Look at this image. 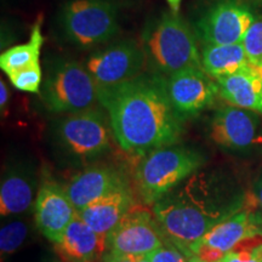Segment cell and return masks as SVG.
I'll use <instances>...</instances> for the list:
<instances>
[{
	"mask_svg": "<svg viewBox=\"0 0 262 262\" xmlns=\"http://www.w3.org/2000/svg\"><path fill=\"white\" fill-rule=\"evenodd\" d=\"M220 262H262V244L238 253H228Z\"/></svg>",
	"mask_w": 262,
	"mask_h": 262,
	"instance_id": "484cf974",
	"label": "cell"
},
{
	"mask_svg": "<svg viewBox=\"0 0 262 262\" xmlns=\"http://www.w3.org/2000/svg\"><path fill=\"white\" fill-rule=\"evenodd\" d=\"M164 79L170 101L182 118L203 112L219 95L217 83L203 68H188Z\"/></svg>",
	"mask_w": 262,
	"mask_h": 262,
	"instance_id": "4fadbf2b",
	"label": "cell"
},
{
	"mask_svg": "<svg viewBox=\"0 0 262 262\" xmlns=\"http://www.w3.org/2000/svg\"><path fill=\"white\" fill-rule=\"evenodd\" d=\"M210 139L229 152H248L262 143V122L258 113L232 104L219 108L209 125Z\"/></svg>",
	"mask_w": 262,
	"mask_h": 262,
	"instance_id": "8fae6325",
	"label": "cell"
},
{
	"mask_svg": "<svg viewBox=\"0 0 262 262\" xmlns=\"http://www.w3.org/2000/svg\"><path fill=\"white\" fill-rule=\"evenodd\" d=\"M166 2H168V4L170 6V9H171V11L179 12L180 5H181L182 0H166Z\"/></svg>",
	"mask_w": 262,
	"mask_h": 262,
	"instance_id": "f546056e",
	"label": "cell"
},
{
	"mask_svg": "<svg viewBox=\"0 0 262 262\" xmlns=\"http://www.w3.org/2000/svg\"><path fill=\"white\" fill-rule=\"evenodd\" d=\"M113 136L120 148L145 156L175 145L183 131V118L170 101L164 77L141 74L113 89L98 91Z\"/></svg>",
	"mask_w": 262,
	"mask_h": 262,
	"instance_id": "6da1fadb",
	"label": "cell"
},
{
	"mask_svg": "<svg viewBox=\"0 0 262 262\" xmlns=\"http://www.w3.org/2000/svg\"><path fill=\"white\" fill-rule=\"evenodd\" d=\"M10 83L17 90L26 93H40L42 84V71L40 63H35L29 67L22 68L8 75Z\"/></svg>",
	"mask_w": 262,
	"mask_h": 262,
	"instance_id": "603a6c76",
	"label": "cell"
},
{
	"mask_svg": "<svg viewBox=\"0 0 262 262\" xmlns=\"http://www.w3.org/2000/svg\"><path fill=\"white\" fill-rule=\"evenodd\" d=\"M215 80L219 95L228 104L262 114V68L249 64L237 73Z\"/></svg>",
	"mask_w": 262,
	"mask_h": 262,
	"instance_id": "ac0fdd59",
	"label": "cell"
},
{
	"mask_svg": "<svg viewBox=\"0 0 262 262\" xmlns=\"http://www.w3.org/2000/svg\"><path fill=\"white\" fill-rule=\"evenodd\" d=\"M141 45L153 74L165 78L188 68H203L195 33L178 12H164L149 22Z\"/></svg>",
	"mask_w": 262,
	"mask_h": 262,
	"instance_id": "3957f363",
	"label": "cell"
},
{
	"mask_svg": "<svg viewBox=\"0 0 262 262\" xmlns=\"http://www.w3.org/2000/svg\"><path fill=\"white\" fill-rule=\"evenodd\" d=\"M113 131L110 118L98 108L68 113L54 126L55 145L79 162L96 159L110 149Z\"/></svg>",
	"mask_w": 262,
	"mask_h": 262,
	"instance_id": "52a82bcc",
	"label": "cell"
},
{
	"mask_svg": "<svg viewBox=\"0 0 262 262\" xmlns=\"http://www.w3.org/2000/svg\"><path fill=\"white\" fill-rule=\"evenodd\" d=\"M134 204L130 188L114 192L78 211V215L98 234L110 233Z\"/></svg>",
	"mask_w": 262,
	"mask_h": 262,
	"instance_id": "d6986e66",
	"label": "cell"
},
{
	"mask_svg": "<svg viewBox=\"0 0 262 262\" xmlns=\"http://www.w3.org/2000/svg\"><path fill=\"white\" fill-rule=\"evenodd\" d=\"M10 100V93L9 88L4 80H0V110H2V114L4 116L5 110L8 108Z\"/></svg>",
	"mask_w": 262,
	"mask_h": 262,
	"instance_id": "83f0119b",
	"label": "cell"
},
{
	"mask_svg": "<svg viewBox=\"0 0 262 262\" xmlns=\"http://www.w3.org/2000/svg\"><path fill=\"white\" fill-rule=\"evenodd\" d=\"M103 262H137L136 257L126 256V255L114 254L107 251V254L103 255Z\"/></svg>",
	"mask_w": 262,
	"mask_h": 262,
	"instance_id": "f1b7e54d",
	"label": "cell"
},
{
	"mask_svg": "<svg viewBox=\"0 0 262 262\" xmlns=\"http://www.w3.org/2000/svg\"><path fill=\"white\" fill-rule=\"evenodd\" d=\"M146 257L149 262H187L185 254L172 243H164Z\"/></svg>",
	"mask_w": 262,
	"mask_h": 262,
	"instance_id": "d4e9b609",
	"label": "cell"
},
{
	"mask_svg": "<svg viewBox=\"0 0 262 262\" xmlns=\"http://www.w3.org/2000/svg\"><path fill=\"white\" fill-rule=\"evenodd\" d=\"M248 206V194L205 172H195L153 204L159 227L186 257L192 245Z\"/></svg>",
	"mask_w": 262,
	"mask_h": 262,
	"instance_id": "7a4b0ae2",
	"label": "cell"
},
{
	"mask_svg": "<svg viewBox=\"0 0 262 262\" xmlns=\"http://www.w3.org/2000/svg\"><path fill=\"white\" fill-rule=\"evenodd\" d=\"M44 106L54 113H75L98 101V89L84 63L57 60L47 72L40 88Z\"/></svg>",
	"mask_w": 262,
	"mask_h": 262,
	"instance_id": "8992f818",
	"label": "cell"
},
{
	"mask_svg": "<svg viewBox=\"0 0 262 262\" xmlns=\"http://www.w3.org/2000/svg\"><path fill=\"white\" fill-rule=\"evenodd\" d=\"M42 18L39 17L33 25L28 41L8 49L0 56V68L6 75L22 68L39 63L40 51L44 45V35L41 33Z\"/></svg>",
	"mask_w": 262,
	"mask_h": 262,
	"instance_id": "44dd1931",
	"label": "cell"
},
{
	"mask_svg": "<svg viewBox=\"0 0 262 262\" xmlns=\"http://www.w3.org/2000/svg\"><path fill=\"white\" fill-rule=\"evenodd\" d=\"M64 38L79 49L101 47L119 32V6L114 0H71L61 10Z\"/></svg>",
	"mask_w": 262,
	"mask_h": 262,
	"instance_id": "5b68a950",
	"label": "cell"
},
{
	"mask_svg": "<svg viewBox=\"0 0 262 262\" xmlns=\"http://www.w3.org/2000/svg\"><path fill=\"white\" fill-rule=\"evenodd\" d=\"M35 172L29 165L14 164L3 173L0 186V214L2 217L24 214L35 203L37 191Z\"/></svg>",
	"mask_w": 262,
	"mask_h": 262,
	"instance_id": "2e32d148",
	"label": "cell"
},
{
	"mask_svg": "<svg viewBox=\"0 0 262 262\" xmlns=\"http://www.w3.org/2000/svg\"><path fill=\"white\" fill-rule=\"evenodd\" d=\"M63 188L79 211L103 196L129 188V186L123 173L117 169L95 165L75 175Z\"/></svg>",
	"mask_w": 262,
	"mask_h": 262,
	"instance_id": "9a60e30c",
	"label": "cell"
},
{
	"mask_svg": "<svg viewBox=\"0 0 262 262\" xmlns=\"http://www.w3.org/2000/svg\"><path fill=\"white\" fill-rule=\"evenodd\" d=\"M205 156L192 147L170 145L142 157L135 170L141 198L148 205L163 198L204 165Z\"/></svg>",
	"mask_w": 262,
	"mask_h": 262,
	"instance_id": "277c9868",
	"label": "cell"
},
{
	"mask_svg": "<svg viewBox=\"0 0 262 262\" xmlns=\"http://www.w3.org/2000/svg\"><path fill=\"white\" fill-rule=\"evenodd\" d=\"M137 262H149L148 258H147L146 256H142V257H136Z\"/></svg>",
	"mask_w": 262,
	"mask_h": 262,
	"instance_id": "1f68e13d",
	"label": "cell"
},
{
	"mask_svg": "<svg viewBox=\"0 0 262 262\" xmlns=\"http://www.w3.org/2000/svg\"><path fill=\"white\" fill-rule=\"evenodd\" d=\"M187 262H206V261H203L196 256H189V257H187Z\"/></svg>",
	"mask_w": 262,
	"mask_h": 262,
	"instance_id": "4dcf8cb0",
	"label": "cell"
},
{
	"mask_svg": "<svg viewBox=\"0 0 262 262\" xmlns=\"http://www.w3.org/2000/svg\"><path fill=\"white\" fill-rule=\"evenodd\" d=\"M164 234L155 212L134 205L116 227L107 234V251L142 257L164 244Z\"/></svg>",
	"mask_w": 262,
	"mask_h": 262,
	"instance_id": "9c48e42d",
	"label": "cell"
},
{
	"mask_svg": "<svg viewBox=\"0 0 262 262\" xmlns=\"http://www.w3.org/2000/svg\"><path fill=\"white\" fill-rule=\"evenodd\" d=\"M55 248L66 262H95L107 250L106 235L98 234L79 215L66 228Z\"/></svg>",
	"mask_w": 262,
	"mask_h": 262,
	"instance_id": "e0dca14e",
	"label": "cell"
},
{
	"mask_svg": "<svg viewBox=\"0 0 262 262\" xmlns=\"http://www.w3.org/2000/svg\"><path fill=\"white\" fill-rule=\"evenodd\" d=\"M250 8L241 0H221L212 5L195 25V35L204 45L243 42L255 21Z\"/></svg>",
	"mask_w": 262,
	"mask_h": 262,
	"instance_id": "30bf717a",
	"label": "cell"
},
{
	"mask_svg": "<svg viewBox=\"0 0 262 262\" xmlns=\"http://www.w3.org/2000/svg\"><path fill=\"white\" fill-rule=\"evenodd\" d=\"M248 206L262 212V171L255 179L253 188L248 194Z\"/></svg>",
	"mask_w": 262,
	"mask_h": 262,
	"instance_id": "4316f807",
	"label": "cell"
},
{
	"mask_svg": "<svg viewBox=\"0 0 262 262\" xmlns=\"http://www.w3.org/2000/svg\"><path fill=\"white\" fill-rule=\"evenodd\" d=\"M84 66L98 91H102L135 79L147 67V61L142 45L135 40H120L95 50Z\"/></svg>",
	"mask_w": 262,
	"mask_h": 262,
	"instance_id": "ba28073f",
	"label": "cell"
},
{
	"mask_svg": "<svg viewBox=\"0 0 262 262\" xmlns=\"http://www.w3.org/2000/svg\"><path fill=\"white\" fill-rule=\"evenodd\" d=\"M243 47L249 62L255 67L262 68V17L255 18L245 33Z\"/></svg>",
	"mask_w": 262,
	"mask_h": 262,
	"instance_id": "cb8c5ba5",
	"label": "cell"
},
{
	"mask_svg": "<svg viewBox=\"0 0 262 262\" xmlns=\"http://www.w3.org/2000/svg\"><path fill=\"white\" fill-rule=\"evenodd\" d=\"M257 2H260V3H262V0H257Z\"/></svg>",
	"mask_w": 262,
	"mask_h": 262,
	"instance_id": "d6a6232c",
	"label": "cell"
},
{
	"mask_svg": "<svg viewBox=\"0 0 262 262\" xmlns=\"http://www.w3.org/2000/svg\"><path fill=\"white\" fill-rule=\"evenodd\" d=\"M202 67L212 79L237 73L251 64L243 42L226 45H204L202 50Z\"/></svg>",
	"mask_w": 262,
	"mask_h": 262,
	"instance_id": "ffe728a7",
	"label": "cell"
},
{
	"mask_svg": "<svg viewBox=\"0 0 262 262\" xmlns=\"http://www.w3.org/2000/svg\"><path fill=\"white\" fill-rule=\"evenodd\" d=\"M27 222L22 220H14L4 225L0 231V253L2 261L15 254L25 243L28 235Z\"/></svg>",
	"mask_w": 262,
	"mask_h": 262,
	"instance_id": "7402d4cb",
	"label": "cell"
},
{
	"mask_svg": "<svg viewBox=\"0 0 262 262\" xmlns=\"http://www.w3.org/2000/svg\"><path fill=\"white\" fill-rule=\"evenodd\" d=\"M198 242L211 248L224 258L228 253L256 248L262 244V215L253 208H244L215 226Z\"/></svg>",
	"mask_w": 262,
	"mask_h": 262,
	"instance_id": "7c38bea8",
	"label": "cell"
},
{
	"mask_svg": "<svg viewBox=\"0 0 262 262\" xmlns=\"http://www.w3.org/2000/svg\"><path fill=\"white\" fill-rule=\"evenodd\" d=\"M77 216V209L63 187L52 181L42 183L35 196L34 220L44 237L57 243Z\"/></svg>",
	"mask_w": 262,
	"mask_h": 262,
	"instance_id": "5bb4252c",
	"label": "cell"
}]
</instances>
